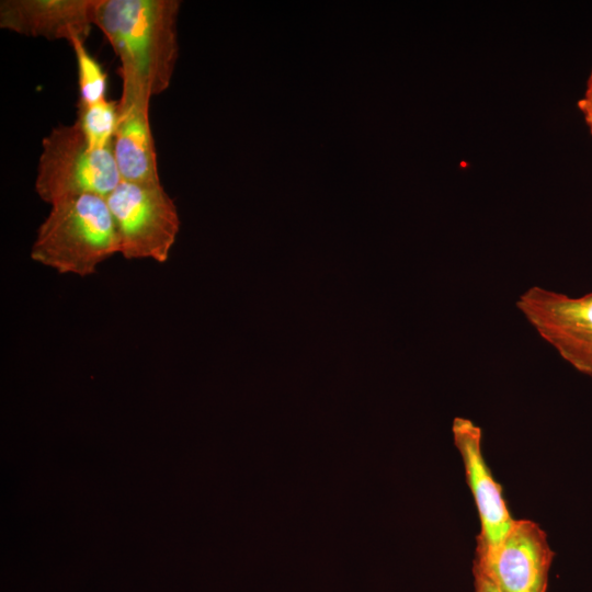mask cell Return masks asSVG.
<instances>
[{
  "instance_id": "1",
  "label": "cell",
  "mask_w": 592,
  "mask_h": 592,
  "mask_svg": "<svg viewBox=\"0 0 592 592\" xmlns=\"http://www.w3.org/2000/svg\"><path fill=\"white\" fill-rule=\"evenodd\" d=\"M180 5L178 0H100L94 25L119 59L121 96L151 99L170 87Z\"/></svg>"
},
{
  "instance_id": "2",
  "label": "cell",
  "mask_w": 592,
  "mask_h": 592,
  "mask_svg": "<svg viewBox=\"0 0 592 592\" xmlns=\"http://www.w3.org/2000/svg\"><path fill=\"white\" fill-rule=\"evenodd\" d=\"M115 253L118 240L106 198L93 194L53 204L31 248L33 261L81 277Z\"/></svg>"
},
{
  "instance_id": "3",
  "label": "cell",
  "mask_w": 592,
  "mask_h": 592,
  "mask_svg": "<svg viewBox=\"0 0 592 592\" xmlns=\"http://www.w3.org/2000/svg\"><path fill=\"white\" fill-rule=\"evenodd\" d=\"M119 182L113 146L90 148L76 122L54 127L43 138L35 191L44 202L53 205L86 194L106 198Z\"/></svg>"
},
{
  "instance_id": "4",
  "label": "cell",
  "mask_w": 592,
  "mask_h": 592,
  "mask_svg": "<svg viewBox=\"0 0 592 592\" xmlns=\"http://www.w3.org/2000/svg\"><path fill=\"white\" fill-rule=\"evenodd\" d=\"M106 202L116 229L118 253L127 260L168 261L181 223L162 183L139 185L121 181Z\"/></svg>"
},
{
  "instance_id": "5",
  "label": "cell",
  "mask_w": 592,
  "mask_h": 592,
  "mask_svg": "<svg viewBox=\"0 0 592 592\" xmlns=\"http://www.w3.org/2000/svg\"><path fill=\"white\" fill-rule=\"evenodd\" d=\"M515 305L563 361L592 378V292L574 297L535 285Z\"/></svg>"
},
{
  "instance_id": "6",
  "label": "cell",
  "mask_w": 592,
  "mask_h": 592,
  "mask_svg": "<svg viewBox=\"0 0 592 592\" xmlns=\"http://www.w3.org/2000/svg\"><path fill=\"white\" fill-rule=\"evenodd\" d=\"M554 551L534 521L515 520L496 545L476 548L473 570L501 592H546Z\"/></svg>"
},
{
  "instance_id": "7",
  "label": "cell",
  "mask_w": 592,
  "mask_h": 592,
  "mask_svg": "<svg viewBox=\"0 0 592 592\" xmlns=\"http://www.w3.org/2000/svg\"><path fill=\"white\" fill-rule=\"evenodd\" d=\"M452 432L480 521L477 547L493 546L511 530L515 520L509 511L501 486L485 460L481 428L467 418L456 417Z\"/></svg>"
},
{
  "instance_id": "8",
  "label": "cell",
  "mask_w": 592,
  "mask_h": 592,
  "mask_svg": "<svg viewBox=\"0 0 592 592\" xmlns=\"http://www.w3.org/2000/svg\"><path fill=\"white\" fill-rule=\"evenodd\" d=\"M100 0H2L0 27L20 35L86 41Z\"/></svg>"
},
{
  "instance_id": "9",
  "label": "cell",
  "mask_w": 592,
  "mask_h": 592,
  "mask_svg": "<svg viewBox=\"0 0 592 592\" xmlns=\"http://www.w3.org/2000/svg\"><path fill=\"white\" fill-rule=\"evenodd\" d=\"M117 102L119 118L113 155L121 181L139 185L161 184L149 122L150 99L121 96Z\"/></svg>"
},
{
  "instance_id": "10",
  "label": "cell",
  "mask_w": 592,
  "mask_h": 592,
  "mask_svg": "<svg viewBox=\"0 0 592 592\" xmlns=\"http://www.w3.org/2000/svg\"><path fill=\"white\" fill-rule=\"evenodd\" d=\"M78 124L88 146L104 149L113 146L119 112L118 102L107 99L93 104H77Z\"/></svg>"
},
{
  "instance_id": "11",
  "label": "cell",
  "mask_w": 592,
  "mask_h": 592,
  "mask_svg": "<svg viewBox=\"0 0 592 592\" xmlns=\"http://www.w3.org/2000/svg\"><path fill=\"white\" fill-rule=\"evenodd\" d=\"M70 46L77 61L80 94L78 103L93 104L105 100L107 76L102 65L88 52L84 41L77 39Z\"/></svg>"
},
{
  "instance_id": "12",
  "label": "cell",
  "mask_w": 592,
  "mask_h": 592,
  "mask_svg": "<svg viewBox=\"0 0 592 592\" xmlns=\"http://www.w3.org/2000/svg\"><path fill=\"white\" fill-rule=\"evenodd\" d=\"M577 105L583 116L590 134L592 135V68L587 79L583 95L578 100Z\"/></svg>"
},
{
  "instance_id": "13",
  "label": "cell",
  "mask_w": 592,
  "mask_h": 592,
  "mask_svg": "<svg viewBox=\"0 0 592 592\" xmlns=\"http://www.w3.org/2000/svg\"><path fill=\"white\" fill-rule=\"evenodd\" d=\"M474 587L475 592H501L488 578L480 572L474 571Z\"/></svg>"
}]
</instances>
